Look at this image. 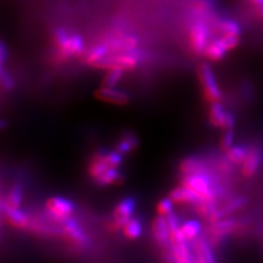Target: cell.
Returning <instances> with one entry per match:
<instances>
[{"label":"cell","instance_id":"1","mask_svg":"<svg viewBox=\"0 0 263 263\" xmlns=\"http://www.w3.org/2000/svg\"><path fill=\"white\" fill-rule=\"evenodd\" d=\"M210 27L208 22L203 19H196L189 30V39H190L191 47L196 54H203L205 48L209 45Z\"/></svg>","mask_w":263,"mask_h":263},{"label":"cell","instance_id":"2","mask_svg":"<svg viewBox=\"0 0 263 263\" xmlns=\"http://www.w3.org/2000/svg\"><path fill=\"white\" fill-rule=\"evenodd\" d=\"M197 72H199V77L201 80V85L203 87V92L205 98L212 103L218 102L221 98V92L211 66L206 63H203L199 66V70H197Z\"/></svg>","mask_w":263,"mask_h":263},{"label":"cell","instance_id":"3","mask_svg":"<svg viewBox=\"0 0 263 263\" xmlns=\"http://www.w3.org/2000/svg\"><path fill=\"white\" fill-rule=\"evenodd\" d=\"M182 184L194 190L202 197V201H213L214 192L211 187V180L208 176L201 174V172L185 175Z\"/></svg>","mask_w":263,"mask_h":263},{"label":"cell","instance_id":"4","mask_svg":"<svg viewBox=\"0 0 263 263\" xmlns=\"http://www.w3.org/2000/svg\"><path fill=\"white\" fill-rule=\"evenodd\" d=\"M132 52H125V54H120L110 57H104L103 60L98 62L95 67L98 68H104V69H111V68H121L123 70H132L134 69L137 64L138 59L137 56L132 54Z\"/></svg>","mask_w":263,"mask_h":263},{"label":"cell","instance_id":"5","mask_svg":"<svg viewBox=\"0 0 263 263\" xmlns=\"http://www.w3.org/2000/svg\"><path fill=\"white\" fill-rule=\"evenodd\" d=\"M46 208L55 218L64 220L70 217L75 210V205L70 200L65 199L63 196H53L47 200Z\"/></svg>","mask_w":263,"mask_h":263},{"label":"cell","instance_id":"6","mask_svg":"<svg viewBox=\"0 0 263 263\" xmlns=\"http://www.w3.org/2000/svg\"><path fill=\"white\" fill-rule=\"evenodd\" d=\"M136 202L133 197H125L114 209V227L121 228L126 225L127 221L133 217Z\"/></svg>","mask_w":263,"mask_h":263},{"label":"cell","instance_id":"7","mask_svg":"<svg viewBox=\"0 0 263 263\" xmlns=\"http://www.w3.org/2000/svg\"><path fill=\"white\" fill-rule=\"evenodd\" d=\"M95 96L98 100L112 104L125 105L129 102V96L126 92L114 89L113 87L102 86L95 92Z\"/></svg>","mask_w":263,"mask_h":263},{"label":"cell","instance_id":"8","mask_svg":"<svg viewBox=\"0 0 263 263\" xmlns=\"http://www.w3.org/2000/svg\"><path fill=\"white\" fill-rule=\"evenodd\" d=\"M63 221L64 232L73 243L78 246H86L88 243V237L76 219L68 217Z\"/></svg>","mask_w":263,"mask_h":263},{"label":"cell","instance_id":"9","mask_svg":"<svg viewBox=\"0 0 263 263\" xmlns=\"http://www.w3.org/2000/svg\"><path fill=\"white\" fill-rule=\"evenodd\" d=\"M189 9L196 19H203L206 21L214 16L215 6L212 0H189Z\"/></svg>","mask_w":263,"mask_h":263},{"label":"cell","instance_id":"10","mask_svg":"<svg viewBox=\"0 0 263 263\" xmlns=\"http://www.w3.org/2000/svg\"><path fill=\"white\" fill-rule=\"evenodd\" d=\"M263 161V151L260 147H252L246 160L242 162V174L245 177L253 176Z\"/></svg>","mask_w":263,"mask_h":263},{"label":"cell","instance_id":"11","mask_svg":"<svg viewBox=\"0 0 263 263\" xmlns=\"http://www.w3.org/2000/svg\"><path fill=\"white\" fill-rule=\"evenodd\" d=\"M2 210L9 223L16 228H26L29 224V218L19 208L11 206L5 201L2 202Z\"/></svg>","mask_w":263,"mask_h":263},{"label":"cell","instance_id":"12","mask_svg":"<svg viewBox=\"0 0 263 263\" xmlns=\"http://www.w3.org/2000/svg\"><path fill=\"white\" fill-rule=\"evenodd\" d=\"M169 197L176 203H200L202 201V197L186 185L174 189L170 192Z\"/></svg>","mask_w":263,"mask_h":263},{"label":"cell","instance_id":"13","mask_svg":"<svg viewBox=\"0 0 263 263\" xmlns=\"http://www.w3.org/2000/svg\"><path fill=\"white\" fill-rule=\"evenodd\" d=\"M153 234L156 241L162 246H166L170 241L171 232L166 216L159 215L155 218L153 224Z\"/></svg>","mask_w":263,"mask_h":263},{"label":"cell","instance_id":"14","mask_svg":"<svg viewBox=\"0 0 263 263\" xmlns=\"http://www.w3.org/2000/svg\"><path fill=\"white\" fill-rule=\"evenodd\" d=\"M227 52H228V48L226 47L223 39L219 37L209 43L206 48H205L204 54L209 60L213 62H218L224 59Z\"/></svg>","mask_w":263,"mask_h":263},{"label":"cell","instance_id":"15","mask_svg":"<svg viewBox=\"0 0 263 263\" xmlns=\"http://www.w3.org/2000/svg\"><path fill=\"white\" fill-rule=\"evenodd\" d=\"M69 41L70 33H68L65 29H57L54 33V42L59 49V53L62 59H69Z\"/></svg>","mask_w":263,"mask_h":263},{"label":"cell","instance_id":"16","mask_svg":"<svg viewBox=\"0 0 263 263\" xmlns=\"http://www.w3.org/2000/svg\"><path fill=\"white\" fill-rule=\"evenodd\" d=\"M108 168L110 167L105 161V152H98L93 156L91 162H90L89 175L96 180L97 178L100 177Z\"/></svg>","mask_w":263,"mask_h":263},{"label":"cell","instance_id":"17","mask_svg":"<svg viewBox=\"0 0 263 263\" xmlns=\"http://www.w3.org/2000/svg\"><path fill=\"white\" fill-rule=\"evenodd\" d=\"M171 245V256L174 257L175 261L180 263H190L193 261L191 257V251L189 249L186 241Z\"/></svg>","mask_w":263,"mask_h":263},{"label":"cell","instance_id":"18","mask_svg":"<svg viewBox=\"0 0 263 263\" xmlns=\"http://www.w3.org/2000/svg\"><path fill=\"white\" fill-rule=\"evenodd\" d=\"M216 28L221 36L225 35H238L240 36L241 28L235 20L220 19L216 22Z\"/></svg>","mask_w":263,"mask_h":263},{"label":"cell","instance_id":"19","mask_svg":"<svg viewBox=\"0 0 263 263\" xmlns=\"http://www.w3.org/2000/svg\"><path fill=\"white\" fill-rule=\"evenodd\" d=\"M109 45L108 44H99L93 46L90 51L87 53L85 57V62L89 65H96L98 62H100L103 60L104 57H106V54L109 52Z\"/></svg>","mask_w":263,"mask_h":263},{"label":"cell","instance_id":"20","mask_svg":"<svg viewBox=\"0 0 263 263\" xmlns=\"http://www.w3.org/2000/svg\"><path fill=\"white\" fill-rule=\"evenodd\" d=\"M249 151L250 149L246 145H234L230 149L227 151V159L234 163H241L246 160Z\"/></svg>","mask_w":263,"mask_h":263},{"label":"cell","instance_id":"21","mask_svg":"<svg viewBox=\"0 0 263 263\" xmlns=\"http://www.w3.org/2000/svg\"><path fill=\"white\" fill-rule=\"evenodd\" d=\"M226 115H227V112L225 111L224 106L219 102L212 103L211 111H210V120L213 125L223 127Z\"/></svg>","mask_w":263,"mask_h":263},{"label":"cell","instance_id":"22","mask_svg":"<svg viewBox=\"0 0 263 263\" xmlns=\"http://www.w3.org/2000/svg\"><path fill=\"white\" fill-rule=\"evenodd\" d=\"M123 228H124V235L128 238V239H132V240L138 239L143 233V225L139 218L132 217Z\"/></svg>","mask_w":263,"mask_h":263},{"label":"cell","instance_id":"23","mask_svg":"<svg viewBox=\"0 0 263 263\" xmlns=\"http://www.w3.org/2000/svg\"><path fill=\"white\" fill-rule=\"evenodd\" d=\"M121 179H122V176L117 168H108L95 181L99 185H108L113 183H119Z\"/></svg>","mask_w":263,"mask_h":263},{"label":"cell","instance_id":"24","mask_svg":"<svg viewBox=\"0 0 263 263\" xmlns=\"http://www.w3.org/2000/svg\"><path fill=\"white\" fill-rule=\"evenodd\" d=\"M195 251L197 257H199L200 262H215L216 259L214 257V254L211 250V247L208 245V242L200 239L195 243Z\"/></svg>","mask_w":263,"mask_h":263},{"label":"cell","instance_id":"25","mask_svg":"<svg viewBox=\"0 0 263 263\" xmlns=\"http://www.w3.org/2000/svg\"><path fill=\"white\" fill-rule=\"evenodd\" d=\"M180 169L184 175H191L201 172L203 169V163L201 160L196 158H185L180 164Z\"/></svg>","mask_w":263,"mask_h":263},{"label":"cell","instance_id":"26","mask_svg":"<svg viewBox=\"0 0 263 263\" xmlns=\"http://www.w3.org/2000/svg\"><path fill=\"white\" fill-rule=\"evenodd\" d=\"M138 147V139L132 134H126L118 144V151L121 154H128Z\"/></svg>","mask_w":263,"mask_h":263},{"label":"cell","instance_id":"27","mask_svg":"<svg viewBox=\"0 0 263 263\" xmlns=\"http://www.w3.org/2000/svg\"><path fill=\"white\" fill-rule=\"evenodd\" d=\"M123 75H124V70L121 68H111L106 72V75L103 78L102 86L104 87H115L121 81Z\"/></svg>","mask_w":263,"mask_h":263},{"label":"cell","instance_id":"28","mask_svg":"<svg viewBox=\"0 0 263 263\" xmlns=\"http://www.w3.org/2000/svg\"><path fill=\"white\" fill-rule=\"evenodd\" d=\"M182 232L185 236V238L187 240H192L195 239V238L199 236L200 232H201V225L199 221L196 220H187L185 224H183V226L181 227Z\"/></svg>","mask_w":263,"mask_h":263},{"label":"cell","instance_id":"29","mask_svg":"<svg viewBox=\"0 0 263 263\" xmlns=\"http://www.w3.org/2000/svg\"><path fill=\"white\" fill-rule=\"evenodd\" d=\"M22 197H23L22 186L20 184H15L11 187V190L9 191V194H8V196H7L6 203L11 205V206L19 208L21 205V202H22Z\"/></svg>","mask_w":263,"mask_h":263},{"label":"cell","instance_id":"30","mask_svg":"<svg viewBox=\"0 0 263 263\" xmlns=\"http://www.w3.org/2000/svg\"><path fill=\"white\" fill-rule=\"evenodd\" d=\"M84 48H85V43L82 37L79 34H76V33L70 34V41H69L70 57L80 55L82 52H84Z\"/></svg>","mask_w":263,"mask_h":263},{"label":"cell","instance_id":"31","mask_svg":"<svg viewBox=\"0 0 263 263\" xmlns=\"http://www.w3.org/2000/svg\"><path fill=\"white\" fill-rule=\"evenodd\" d=\"M235 226V221L233 219H224V220H216L213 227V232L215 235H225L229 233Z\"/></svg>","mask_w":263,"mask_h":263},{"label":"cell","instance_id":"32","mask_svg":"<svg viewBox=\"0 0 263 263\" xmlns=\"http://www.w3.org/2000/svg\"><path fill=\"white\" fill-rule=\"evenodd\" d=\"M123 154L119 151H112L105 153V161L110 168H118L123 161Z\"/></svg>","mask_w":263,"mask_h":263},{"label":"cell","instance_id":"33","mask_svg":"<svg viewBox=\"0 0 263 263\" xmlns=\"http://www.w3.org/2000/svg\"><path fill=\"white\" fill-rule=\"evenodd\" d=\"M174 210V201L170 197H164V199L160 200L157 205V213L158 215L166 216L167 214L171 213Z\"/></svg>","mask_w":263,"mask_h":263},{"label":"cell","instance_id":"34","mask_svg":"<svg viewBox=\"0 0 263 263\" xmlns=\"http://www.w3.org/2000/svg\"><path fill=\"white\" fill-rule=\"evenodd\" d=\"M234 141H235V133L234 129H225V133L221 137V142L220 146L224 151H228L234 146Z\"/></svg>","mask_w":263,"mask_h":263},{"label":"cell","instance_id":"35","mask_svg":"<svg viewBox=\"0 0 263 263\" xmlns=\"http://www.w3.org/2000/svg\"><path fill=\"white\" fill-rule=\"evenodd\" d=\"M0 79H2V86L6 90H11L14 88V80L11 77L9 72H7L4 67H2V76H0Z\"/></svg>","mask_w":263,"mask_h":263},{"label":"cell","instance_id":"36","mask_svg":"<svg viewBox=\"0 0 263 263\" xmlns=\"http://www.w3.org/2000/svg\"><path fill=\"white\" fill-rule=\"evenodd\" d=\"M221 39H223L226 47L228 48V51L234 49L238 44H239V36L238 35H225V36H221Z\"/></svg>","mask_w":263,"mask_h":263},{"label":"cell","instance_id":"37","mask_svg":"<svg viewBox=\"0 0 263 263\" xmlns=\"http://www.w3.org/2000/svg\"><path fill=\"white\" fill-rule=\"evenodd\" d=\"M166 218H167V221H168L170 232H174V230H177L178 228H180V227H179V224H178L177 215L174 213V211H172V212L169 213V214H167Z\"/></svg>","mask_w":263,"mask_h":263},{"label":"cell","instance_id":"38","mask_svg":"<svg viewBox=\"0 0 263 263\" xmlns=\"http://www.w3.org/2000/svg\"><path fill=\"white\" fill-rule=\"evenodd\" d=\"M235 124H236V117L230 112H227V115H226V119L224 121V124H223V127L224 129H234L235 127Z\"/></svg>","mask_w":263,"mask_h":263},{"label":"cell","instance_id":"39","mask_svg":"<svg viewBox=\"0 0 263 263\" xmlns=\"http://www.w3.org/2000/svg\"><path fill=\"white\" fill-rule=\"evenodd\" d=\"M7 57H8V51H7V47H6L5 43L3 42L2 45H0V65H2V67H4L5 66Z\"/></svg>","mask_w":263,"mask_h":263}]
</instances>
